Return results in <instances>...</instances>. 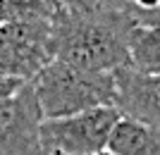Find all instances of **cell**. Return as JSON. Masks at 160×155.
Wrapping results in <instances>:
<instances>
[{
	"instance_id": "obj_1",
	"label": "cell",
	"mask_w": 160,
	"mask_h": 155,
	"mask_svg": "<svg viewBox=\"0 0 160 155\" xmlns=\"http://www.w3.org/2000/svg\"><path fill=\"white\" fill-rule=\"evenodd\" d=\"M134 27L132 2L124 0H88L81 10L60 7L53 14L55 60L112 74L129 67V34Z\"/></svg>"
},
{
	"instance_id": "obj_2",
	"label": "cell",
	"mask_w": 160,
	"mask_h": 155,
	"mask_svg": "<svg viewBox=\"0 0 160 155\" xmlns=\"http://www.w3.org/2000/svg\"><path fill=\"white\" fill-rule=\"evenodd\" d=\"M43 119L72 117L93 108L115 105V72H88L67 62L53 60L31 79Z\"/></svg>"
},
{
	"instance_id": "obj_3",
	"label": "cell",
	"mask_w": 160,
	"mask_h": 155,
	"mask_svg": "<svg viewBox=\"0 0 160 155\" xmlns=\"http://www.w3.org/2000/svg\"><path fill=\"white\" fill-rule=\"evenodd\" d=\"M120 110L115 105L93 108L86 112L60 119H43L38 129L43 153L62 155H98L108 150V141L115 124L120 122Z\"/></svg>"
},
{
	"instance_id": "obj_4",
	"label": "cell",
	"mask_w": 160,
	"mask_h": 155,
	"mask_svg": "<svg viewBox=\"0 0 160 155\" xmlns=\"http://www.w3.org/2000/svg\"><path fill=\"white\" fill-rule=\"evenodd\" d=\"M53 60V19L0 24V72L31 81Z\"/></svg>"
},
{
	"instance_id": "obj_5",
	"label": "cell",
	"mask_w": 160,
	"mask_h": 155,
	"mask_svg": "<svg viewBox=\"0 0 160 155\" xmlns=\"http://www.w3.org/2000/svg\"><path fill=\"white\" fill-rule=\"evenodd\" d=\"M41 115L31 81L0 100V155H46L41 146Z\"/></svg>"
},
{
	"instance_id": "obj_6",
	"label": "cell",
	"mask_w": 160,
	"mask_h": 155,
	"mask_svg": "<svg viewBox=\"0 0 160 155\" xmlns=\"http://www.w3.org/2000/svg\"><path fill=\"white\" fill-rule=\"evenodd\" d=\"M117 100L122 117H132L160 131V74H141L132 67L115 72Z\"/></svg>"
},
{
	"instance_id": "obj_7",
	"label": "cell",
	"mask_w": 160,
	"mask_h": 155,
	"mask_svg": "<svg viewBox=\"0 0 160 155\" xmlns=\"http://www.w3.org/2000/svg\"><path fill=\"white\" fill-rule=\"evenodd\" d=\"M108 150L115 155H160V131L132 117H120L110 134Z\"/></svg>"
},
{
	"instance_id": "obj_8",
	"label": "cell",
	"mask_w": 160,
	"mask_h": 155,
	"mask_svg": "<svg viewBox=\"0 0 160 155\" xmlns=\"http://www.w3.org/2000/svg\"><path fill=\"white\" fill-rule=\"evenodd\" d=\"M129 67L141 74H160V27H136L129 34Z\"/></svg>"
},
{
	"instance_id": "obj_9",
	"label": "cell",
	"mask_w": 160,
	"mask_h": 155,
	"mask_svg": "<svg viewBox=\"0 0 160 155\" xmlns=\"http://www.w3.org/2000/svg\"><path fill=\"white\" fill-rule=\"evenodd\" d=\"M55 10L48 0H0V24L12 22H48Z\"/></svg>"
},
{
	"instance_id": "obj_10",
	"label": "cell",
	"mask_w": 160,
	"mask_h": 155,
	"mask_svg": "<svg viewBox=\"0 0 160 155\" xmlns=\"http://www.w3.org/2000/svg\"><path fill=\"white\" fill-rule=\"evenodd\" d=\"M24 84H27V81H19V79H14V76L5 74V72H0V100L14 95L22 86H24Z\"/></svg>"
},
{
	"instance_id": "obj_11",
	"label": "cell",
	"mask_w": 160,
	"mask_h": 155,
	"mask_svg": "<svg viewBox=\"0 0 160 155\" xmlns=\"http://www.w3.org/2000/svg\"><path fill=\"white\" fill-rule=\"evenodd\" d=\"M132 12H134V19L139 27H160V7L158 10H151V12H141L132 5Z\"/></svg>"
},
{
	"instance_id": "obj_12",
	"label": "cell",
	"mask_w": 160,
	"mask_h": 155,
	"mask_svg": "<svg viewBox=\"0 0 160 155\" xmlns=\"http://www.w3.org/2000/svg\"><path fill=\"white\" fill-rule=\"evenodd\" d=\"M132 5L141 12H151V10H158L160 7V0H132Z\"/></svg>"
},
{
	"instance_id": "obj_13",
	"label": "cell",
	"mask_w": 160,
	"mask_h": 155,
	"mask_svg": "<svg viewBox=\"0 0 160 155\" xmlns=\"http://www.w3.org/2000/svg\"><path fill=\"white\" fill-rule=\"evenodd\" d=\"M98 155H115V153H110V150H103V153H98Z\"/></svg>"
},
{
	"instance_id": "obj_14",
	"label": "cell",
	"mask_w": 160,
	"mask_h": 155,
	"mask_svg": "<svg viewBox=\"0 0 160 155\" xmlns=\"http://www.w3.org/2000/svg\"><path fill=\"white\" fill-rule=\"evenodd\" d=\"M50 155H62V153H50Z\"/></svg>"
},
{
	"instance_id": "obj_15",
	"label": "cell",
	"mask_w": 160,
	"mask_h": 155,
	"mask_svg": "<svg viewBox=\"0 0 160 155\" xmlns=\"http://www.w3.org/2000/svg\"><path fill=\"white\" fill-rule=\"evenodd\" d=\"M124 2H132V0H124Z\"/></svg>"
}]
</instances>
